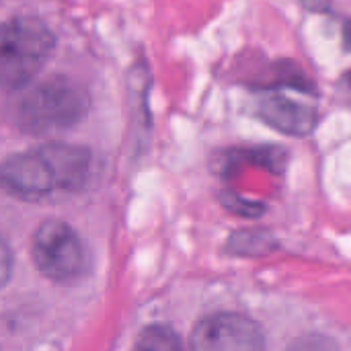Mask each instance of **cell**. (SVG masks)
<instances>
[{
	"mask_svg": "<svg viewBox=\"0 0 351 351\" xmlns=\"http://www.w3.org/2000/svg\"><path fill=\"white\" fill-rule=\"evenodd\" d=\"M343 45L346 49H351V21L343 25Z\"/></svg>",
	"mask_w": 351,
	"mask_h": 351,
	"instance_id": "7c38bea8",
	"label": "cell"
},
{
	"mask_svg": "<svg viewBox=\"0 0 351 351\" xmlns=\"http://www.w3.org/2000/svg\"><path fill=\"white\" fill-rule=\"evenodd\" d=\"M257 115L274 130L296 138L313 134L319 123V111L313 105L278 93H267L259 99Z\"/></svg>",
	"mask_w": 351,
	"mask_h": 351,
	"instance_id": "8992f818",
	"label": "cell"
},
{
	"mask_svg": "<svg viewBox=\"0 0 351 351\" xmlns=\"http://www.w3.org/2000/svg\"><path fill=\"white\" fill-rule=\"evenodd\" d=\"M56 45L53 31L37 16L0 25V88L23 90L41 72Z\"/></svg>",
	"mask_w": 351,
	"mask_h": 351,
	"instance_id": "3957f363",
	"label": "cell"
},
{
	"mask_svg": "<svg viewBox=\"0 0 351 351\" xmlns=\"http://www.w3.org/2000/svg\"><path fill=\"white\" fill-rule=\"evenodd\" d=\"M232 245L239 253L245 255H263L267 251H271L274 247V239L267 232L261 230H245V232H237L232 239Z\"/></svg>",
	"mask_w": 351,
	"mask_h": 351,
	"instance_id": "ba28073f",
	"label": "cell"
},
{
	"mask_svg": "<svg viewBox=\"0 0 351 351\" xmlns=\"http://www.w3.org/2000/svg\"><path fill=\"white\" fill-rule=\"evenodd\" d=\"M10 274H12V255L8 245L0 237V288L10 280Z\"/></svg>",
	"mask_w": 351,
	"mask_h": 351,
	"instance_id": "30bf717a",
	"label": "cell"
},
{
	"mask_svg": "<svg viewBox=\"0 0 351 351\" xmlns=\"http://www.w3.org/2000/svg\"><path fill=\"white\" fill-rule=\"evenodd\" d=\"M191 351H265V335L245 315L218 313L195 325Z\"/></svg>",
	"mask_w": 351,
	"mask_h": 351,
	"instance_id": "5b68a950",
	"label": "cell"
},
{
	"mask_svg": "<svg viewBox=\"0 0 351 351\" xmlns=\"http://www.w3.org/2000/svg\"><path fill=\"white\" fill-rule=\"evenodd\" d=\"M286 351H339V348L335 346L333 339L325 335H304L294 343H290Z\"/></svg>",
	"mask_w": 351,
	"mask_h": 351,
	"instance_id": "9c48e42d",
	"label": "cell"
},
{
	"mask_svg": "<svg viewBox=\"0 0 351 351\" xmlns=\"http://www.w3.org/2000/svg\"><path fill=\"white\" fill-rule=\"evenodd\" d=\"M302 6L313 12H331L333 10V0H302Z\"/></svg>",
	"mask_w": 351,
	"mask_h": 351,
	"instance_id": "8fae6325",
	"label": "cell"
},
{
	"mask_svg": "<svg viewBox=\"0 0 351 351\" xmlns=\"http://www.w3.org/2000/svg\"><path fill=\"white\" fill-rule=\"evenodd\" d=\"M88 107L90 95L80 82L68 76H51L23 88L10 107V117L19 130L41 136L76 125Z\"/></svg>",
	"mask_w": 351,
	"mask_h": 351,
	"instance_id": "7a4b0ae2",
	"label": "cell"
},
{
	"mask_svg": "<svg viewBox=\"0 0 351 351\" xmlns=\"http://www.w3.org/2000/svg\"><path fill=\"white\" fill-rule=\"evenodd\" d=\"M90 152L72 144H45L8 156L0 165V187L27 202H37L56 191H80L90 175Z\"/></svg>",
	"mask_w": 351,
	"mask_h": 351,
	"instance_id": "6da1fadb",
	"label": "cell"
},
{
	"mask_svg": "<svg viewBox=\"0 0 351 351\" xmlns=\"http://www.w3.org/2000/svg\"><path fill=\"white\" fill-rule=\"evenodd\" d=\"M31 257L51 282L70 284L88 271V253L78 232L64 220H45L33 237Z\"/></svg>",
	"mask_w": 351,
	"mask_h": 351,
	"instance_id": "277c9868",
	"label": "cell"
},
{
	"mask_svg": "<svg viewBox=\"0 0 351 351\" xmlns=\"http://www.w3.org/2000/svg\"><path fill=\"white\" fill-rule=\"evenodd\" d=\"M134 351H185L179 335L165 327V325H152L140 333L136 339Z\"/></svg>",
	"mask_w": 351,
	"mask_h": 351,
	"instance_id": "52a82bcc",
	"label": "cell"
},
{
	"mask_svg": "<svg viewBox=\"0 0 351 351\" xmlns=\"http://www.w3.org/2000/svg\"><path fill=\"white\" fill-rule=\"evenodd\" d=\"M348 84H350V88H351V72H350V76H348Z\"/></svg>",
	"mask_w": 351,
	"mask_h": 351,
	"instance_id": "4fadbf2b",
	"label": "cell"
}]
</instances>
